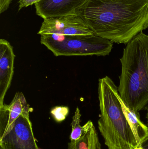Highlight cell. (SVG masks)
<instances>
[{
	"label": "cell",
	"instance_id": "11",
	"mask_svg": "<svg viewBox=\"0 0 148 149\" xmlns=\"http://www.w3.org/2000/svg\"><path fill=\"white\" fill-rule=\"evenodd\" d=\"M81 116L79 108H76L74 114L72 118L71 127L72 130L70 139V142L69 143V147H73L81 141L84 136L88 132L93 122L88 121L85 125H81Z\"/></svg>",
	"mask_w": 148,
	"mask_h": 149
},
{
	"label": "cell",
	"instance_id": "7",
	"mask_svg": "<svg viewBox=\"0 0 148 149\" xmlns=\"http://www.w3.org/2000/svg\"><path fill=\"white\" fill-rule=\"evenodd\" d=\"M87 0H42L35 4L36 13L43 20L64 16L78 15Z\"/></svg>",
	"mask_w": 148,
	"mask_h": 149
},
{
	"label": "cell",
	"instance_id": "5",
	"mask_svg": "<svg viewBox=\"0 0 148 149\" xmlns=\"http://www.w3.org/2000/svg\"><path fill=\"white\" fill-rule=\"evenodd\" d=\"M30 110L23 112L15 121L13 129L0 140L4 149H39L30 120Z\"/></svg>",
	"mask_w": 148,
	"mask_h": 149
},
{
	"label": "cell",
	"instance_id": "17",
	"mask_svg": "<svg viewBox=\"0 0 148 149\" xmlns=\"http://www.w3.org/2000/svg\"><path fill=\"white\" fill-rule=\"evenodd\" d=\"M141 147L145 149H148V136L142 143Z\"/></svg>",
	"mask_w": 148,
	"mask_h": 149
},
{
	"label": "cell",
	"instance_id": "8",
	"mask_svg": "<svg viewBox=\"0 0 148 149\" xmlns=\"http://www.w3.org/2000/svg\"><path fill=\"white\" fill-rule=\"evenodd\" d=\"M15 55L13 46L4 39L0 40V107L5 105L4 99L11 85L14 73Z\"/></svg>",
	"mask_w": 148,
	"mask_h": 149
},
{
	"label": "cell",
	"instance_id": "22",
	"mask_svg": "<svg viewBox=\"0 0 148 149\" xmlns=\"http://www.w3.org/2000/svg\"><path fill=\"white\" fill-rule=\"evenodd\" d=\"M68 149H71V148H68Z\"/></svg>",
	"mask_w": 148,
	"mask_h": 149
},
{
	"label": "cell",
	"instance_id": "14",
	"mask_svg": "<svg viewBox=\"0 0 148 149\" xmlns=\"http://www.w3.org/2000/svg\"><path fill=\"white\" fill-rule=\"evenodd\" d=\"M88 132L83 137L81 141L76 145H75L74 147H68V148L72 149H88Z\"/></svg>",
	"mask_w": 148,
	"mask_h": 149
},
{
	"label": "cell",
	"instance_id": "2",
	"mask_svg": "<svg viewBox=\"0 0 148 149\" xmlns=\"http://www.w3.org/2000/svg\"><path fill=\"white\" fill-rule=\"evenodd\" d=\"M119 94L136 113L148 107V35L140 32L128 43L120 59Z\"/></svg>",
	"mask_w": 148,
	"mask_h": 149
},
{
	"label": "cell",
	"instance_id": "18",
	"mask_svg": "<svg viewBox=\"0 0 148 149\" xmlns=\"http://www.w3.org/2000/svg\"><path fill=\"white\" fill-rule=\"evenodd\" d=\"M97 149H102L101 145L100 142L99 141L98 143V145H97Z\"/></svg>",
	"mask_w": 148,
	"mask_h": 149
},
{
	"label": "cell",
	"instance_id": "19",
	"mask_svg": "<svg viewBox=\"0 0 148 149\" xmlns=\"http://www.w3.org/2000/svg\"><path fill=\"white\" fill-rule=\"evenodd\" d=\"M146 110H147V116H146V118H147V126L148 127V107L147 108Z\"/></svg>",
	"mask_w": 148,
	"mask_h": 149
},
{
	"label": "cell",
	"instance_id": "12",
	"mask_svg": "<svg viewBox=\"0 0 148 149\" xmlns=\"http://www.w3.org/2000/svg\"><path fill=\"white\" fill-rule=\"evenodd\" d=\"M69 111L67 107L56 106L51 109L50 113L56 121L61 123L65 120Z\"/></svg>",
	"mask_w": 148,
	"mask_h": 149
},
{
	"label": "cell",
	"instance_id": "3",
	"mask_svg": "<svg viewBox=\"0 0 148 149\" xmlns=\"http://www.w3.org/2000/svg\"><path fill=\"white\" fill-rule=\"evenodd\" d=\"M113 80L106 76L99 79L98 97L101 116L98 128L108 149H134L136 140L124 115Z\"/></svg>",
	"mask_w": 148,
	"mask_h": 149
},
{
	"label": "cell",
	"instance_id": "4",
	"mask_svg": "<svg viewBox=\"0 0 148 149\" xmlns=\"http://www.w3.org/2000/svg\"><path fill=\"white\" fill-rule=\"evenodd\" d=\"M41 43L56 56H105L113 48L109 40L93 34L83 36L43 35Z\"/></svg>",
	"mask_w": 148,
	"mask_h": 149
},
{
	"label": "cell",
	"instance_id": "10",
	"mask_svg": "<svg viewBox=\"0 0 148 149\" xmlns=\"http://www.w3.org/2000/svg\"><path fill=\"white\" fill-rule=\"evenodd\" d=\"M118 98L124 115L136 140L137 147H141L142 142L148 136V126L141 120L139 113H136L124 103L119 93Z\"/></svg>",
	"mask_w": 148,
	"mask_h": 149
},
{
	"label": "cell",
	"instance_id": "13",
	"mask_svg": "<svg viewBox=\"0 0 148 149\" xmlns=\"http://www.w3.org/2000/svg\"><path fill=\"white\" fill-rule=\"evenodd\" d=\"M88 149H97L99 141L98 134L94 124L91 125L87 134Z\"/></svg>",
	"mask_w": 148,
	"mask_h": 149
},
{
	"label": "cell",
	"instance_id": "16",
	"mask_svg": "<svg viewBox=\"0 0 148 149\" xmlns=\"http://www.w3.org/2000/svg\"><path fill=\"white\" fill-rule=\"evenodd\" d=\"M12 0H0V14L3 13L9 8Z\"/></svg>",
	"mask_w": 148,
	"mask_h": 149
},
{
	"label": "cell",
	"instance_id": "21",
	"mask_svg": "<svg viewBox=\"0 0 148 149\" xmlns=\"http://www.w3.org/2000/svg\"><path fill=\"white\" fill-rule=\"evenodd\" d=\"M0 149H4V148L1 146H0Z\"/></svg>",
	"mask_w": 148,
	"mask_h": 149
},
{
	"label": "cell",
	"instance_id": "20",
	"mask_svg": "<svg viewBox=\"0 0 148 149\" xmlns=\"http://www.w3.org/2000/svg\"><path fill=\"white\" fill-rule=\"evenodd\" d=\"M134 149H145L143 148H142V147L141 146V147H136V148H135Z\"/></svg>",
	"mask_w": 148,
	"mask_h": 149
},
{
	"label": "cell",
	"instance_id": "15",
	"mask_svg": "<svg viewBox=\"0 0 148 149\" xmlns=\"http://www.w3.org/2000/svg\"><path fill=\"white\" fill-rule=\"evenodd\" d=\"M42 0H18L19 8L18 11H20L23 8H27L34 4L39 2Z\"/></svg>",
	"mask_w": 148,
	"mask_h": 149
},
{
	"label": "cell",
	"instance_id": "6",
	"mask_svg": "<svg viewBox=\"0 0 148 149\" xmlns=\"http://www.w3.org/2000/svg\"><path fill=\"white\" fill-rule=\"evenodd\" d=\"M94 34L81 16L76 15L44 19L38 34L83 36Z\"/></svg>",
	"mask_w": 148,
	"mask_h": 149
},
{
	"label": "cell",
	"instance_id": "9",
	"mask_svg": "<svg viewBox=\"0 0 148 149\" xmlns=\"http://www.w3.org/2000/svg\"><path fill=\"white\" fill-rule=\"evenodd\" d=\"M28 110H30L29 105L21 92L16 93L10 104L0 107V140L13 129L17 119Z\"/></svg>",
	"mask_w": 148,
	"mask_h": 149
},
{
	"label": "cell",
	"instance_id": "1",
	"mask_svg": "<svg viewBox=\"0 0 148 149\" xmlns=\"http://www.w3.org/2000/svg\"><path fill=\"white\" fill-rule=\"evenodd\" d=\"M78 15L95 35L127 44L148 28V0H87Z\"/></svg>",
	"mask_w": 148,
	"mask_h": 149
}]
</instances>
